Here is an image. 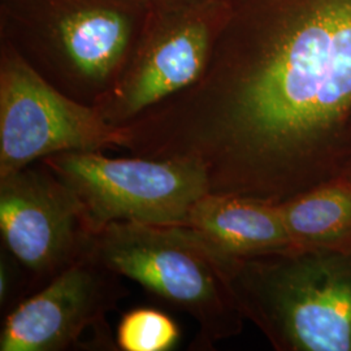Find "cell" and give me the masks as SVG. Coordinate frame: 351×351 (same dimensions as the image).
<instances>
[{"label": "cell", "mask_w": 351, "mask_h": 351, "mask_svg": "<svg viewBox=\"0 0 351 351\" xmlns=\"http://www.w3.org/2000/svg\"><path fill=\"white\" fill-rule=\"evenodd\" d=\"M193 117L190 158L216 193L287 201L351 158V0H316Z\"/></svg>", "instance_id": "cell-1"}, {"label": "cell", "mask_w": 351, "mask_h": 351, "mask_svg": "<svg viewBox=\"0 0 351 351\" xmlns=\"http://www.w3.org/2000/svg\"><path fill=\"white\" fill-rule=\"evenodd\" d=\"M243 319L278 351H351V246L254 256L216 250Z\"/></svg>", "instance_id": "cell-2"}, {"label": "cell", "mask_w": 351, "mask_h": 351, "mask_svg": "<svg viewBox=\"0 0 351 351\" xmlns=\"http://www.w3.org/2000/svg\"><path fill=\"white\" fill-rule=\"evenodd\" d=\"M90 254L191 316L201 349L241 332L245 319L213 246L190 228L113 223L93 236Z\"/></svg>", "instance_id": "cell-3"}, {"label": "cell", "mask_w": 351, "mask_h": 351, "mask_svg": "<svg viewBox=\"0 0 351 351\" xmlns=\"http://www.w3.org/2000/svg\"><path fill=\"white\" fill-rule=\"evenodd\" d=\"M39 162L73 193L93 234L113 223L182 226L208 193L204 172L186 160L68 151Z\"/></svg>", "instance_id": "cell-4"}, {"label": "cell", "mask_w": 351, "mask_h": 351, "mask_svg": "<svg viewBox=\"0 0 351 351\" xmlns=\"http://www.w3.org/2000/svg\"><path fill=\"white\" fill-rule=\"evenodd\" d=\"M124 126L97 108L65 97L21 60L4 64L0 78V177L53 154L124 149Z\"/></svg>", "instance_id": "cell-5"}, {"label": "cell", "mask_w": 351, "mask_h": 351, "mask_svg": "<svg viewBox=\"0 0 351 351\" xmlns=\"http://www.w3.org/2000/svg\"><path fill=\"white\" fill-rule=\"evenodd\" d=\"M121 277L88 251L5 317L0 351L90 350L88 332L119 350L106 316L128 294Z\"/></svg>", "instance_id": "cell-6"}, {"label": "cell", "mask_w": 351, "mask_h": 351, "mask_svg": "<svg viewBox=\"0 0 351 351\" xmlns=\"http://www.w3.org/2000/svg\"><path fill=\"white\" fill-rule=\"evenodd\" d=\"M36 164L0 177V230L14 259L50 281L90 251L94 234L73 193Z\"/></svg>", "instance_id": "cell-7"}, {"label": "cell", "mask_w": 351, "mask_h": 351, "mask_svg": "<svg viewBox=\"0 0 351 351\" xmlns=\"http://www.w3.org/2000/svg\"><path fill=\"white\" fill-rule=\"evenodd\" d=\"M208 34L204 25L176 30L146 55L116 97L112 108L101 113L110 124L121 126L152 106L195 84L206 71Z\"/></svg>", "instance_id": "cell-8"}, {"label": "cell", "mask_w": 351, "mask_h": 351, "mask_svg": "<svg viewBox=\"0 0 351 351\" xmlns=\"http://www.w3.org/2000/svg\"><path fill=\"white\" fill-rule=\"evenodd\" d=\"M182 226L230 256H254L294 247L274 202L237 194L206 193Z\"/></svg>", "instance_id": "cell-9"}, {"label": "cell", "mask_w": 351, "mask_h": 351, "mask_svg": "<svg viewBox=\"0 0 351 351\" xmlns=\"http://www.w3.org/2000/svg\"><path fill=\"white\" fill-rule=\"evenodd\" d=\"M277 204L294 247L351 246V185L345 180L336 178Z\"/></svg>", "instance_id": "cell-10"}, {"label": "cell", "mask_w": 351, "mask_h": 351, "mask_svg": "<svg viewBox=\"0 0 351 351\" xmlns=\"http://www.w3.org/2000/svg\"><path fill=\"white\" fill-rule=\"evenodd\" d=\"M68 62L75 73L101 82L112 75L128 43L125 19L108 10L72 13L60 24Z\"/></svg>", "instance_id": "cell-11"}, {"label": "cell", "mask_w": 351, "mask_h": 351, "mask_svg": "<svg viewBox=\"0 0 351 351\" xmlns=\"http://www.w3.org/2000/svg\"><path fill=\"white\" fill-rule=\"evenodd\" d=\"M181 337L175 320L156 308H134L117 326L116 343L123 351H169Z\"/></svg>", "instance_id": "cell-12"}, {"label": "cell", "mask_w": 351, "mask_h": 351, "mask_svg": "<svg viewBox=\"0 0 351 351\" xmlns=\"http://www.w3.org/2000/svg\"><path fill=\"white\" fill-rule=\"evenodd\" d=\"M10 288H11V272L10 267L4 259H1L0 263V302L4 303L10 294Z\"/></svg>", "instance_id": "cell-13"}, {"label": "cell", "mask_w": 351, "mask_h": 351, "mask_svg": "<svg viewBox=\"0 0 351 351\" xmlns=\"http://www.w3.org/2000/svg\"><path fill=\"white\" fill-rule=\"evenodd\" d=\"M337 178H341V180H345L346 182H349L351 185V158L350 160L346 163L345 165V168H343V171L341 172V175L337 177Z\"/></svg>", "instance_id": "cell-14"}]
</instances>
